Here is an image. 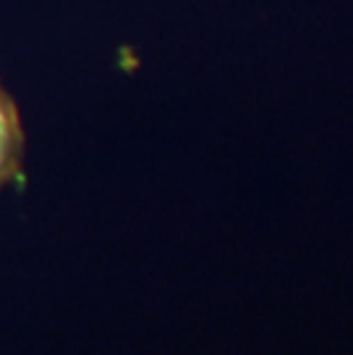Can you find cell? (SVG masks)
Returning a JSON list of instances; mask_svg holds the SVG:
<instances>
[{
  "label": "cell",
  "mask_w": 353,
  "mask_h": 355,
  "mask_svg": "<svg viewBox=\"0 0 353 355\" xmlns=\"http://www.w3.org/2000/svg\"><path fill=\"white\" fill-rule=\"evenodd\" d=\"M24 154V131L14 103L0 89V184H5L19 170Z\"/></svg>",
  "instance_id": "1"
}]
</instances>
